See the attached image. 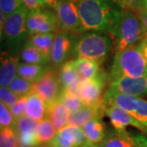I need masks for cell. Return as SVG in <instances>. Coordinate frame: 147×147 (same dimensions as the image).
<instances>
[{
    "label": "cell",
    "instance_id": "f546056e",
    "mask_svg": "<svg viewBox=\"0 0 147 147\" xmlns=\"http://www.w3.org/2000/svg\"><path fill=\"white\" fill-rule=\"evenodd\" d=\"M38 122L32 119L26 115H23L16 119L15 128L17 134L26 133V132H36Z\"/></svg>",
    "mask_w": 147,
    "mask_h": 147
},
{
    "label": "cell",
    "instance_id": "836d02e7",
    "mask_svg": "<svg viewBox=\"0 0 147 147\" xmlns=\"http://www.w3.org/2000/svg\"><path fill=\"white\" fill-rule=\"evenodd\" d=\"M19 98L20 96H18L12 91H11L8 87H1L0 88L1 102L5 104L7 107H11V105H14Z\"/></svg>",
    "mask_w": 147,
    "mask_h": 147
},
{
    "label": "cell",
    "instance_id": "74e56055",
    "mask_svg": "<svg viewBox=\"0 0 147 147\" xmlns=\"http://www.w3.org/2000/svg\"><path fill=\"white\" fill-rule=\"evenodd\" d=\"M142 20V26L145 33V39H147V7H144L139 13Z\"/></svg>",
    "mask_w": 147,
    "mask_h": 147
},
{
    "label": "cell",
    "instance_id": "4316f807",
    "mask_svg": "<svg viewBox=\"0 0 147 147\" xmlns=\"http://www.w3.org/2000/svg\"><path fill=\"white\" fill-rule=\"evenodd\" d=\"M58 99L63 103L70 114L79 110L84 106L83 101L80 100L79 96L68 90L61 89Z\"/></svg>",
    "mask_w": 147,
    "mask_h": 147
},
{
    "label": "cell",
    "instance_id": "5bb4252c",
    "mask_svg": "<svg viewBox=\"0 0 147 147\" xmlns=\"http://www.w3.org/2000/svg\"><path fill=\"white\" fill-rule=\"evenodd\" d=\"M87 143L82 127L67 125L57 131L53 141L47 147H77Z\"/></svg>",
    "mask_w": 147,
    "mask_h": 147
},
{
    "label": "cell",
    "instance_id": "30bf717a",
    "mask_svg": "<svg viewBox=\"0 0 147 147\" xmlns=\"http://www.w3.org/2000/svg\"><path fill=\"white\" fill-rule=\"evenodd\" d=\"M108 81V75L101 71L97 76L81 80L78 95L84 105L92 106L103 103V91Z\"/></svg>",
    "mask_w": 147,
    "mask_h": 147
},
{
    "label": "cell",
    "instance_id": "8fae6325",
    "mask_svg": "<svg viewBox=\"0 0 147 147\" xmlns=\"http://www.w3.org/2000/svg\"><path fill=\"white\" fill-rule=\"evenodd\" d=\"M102 147H147V137L143 133L109 128Z\"/></svg>",
    "mask_w": 147,
    "mask_h": 147
},
{
    "label": "cell",
    "instance_id": "ee69618b",
    "mask_svg": "<svg viewBox=\"0 0 147 147\" xmlns=\"http://www.w3.org/2000/svg\"><path fill=\"white\" fill-rule=\"evenodd\" d=\"M40 147H47V146H40Z\"/></svg>",
    "mask_w": 147,
    "mask_h": 147
},
{
    "label": "cell",
    "instance_id": "d6a6232c",
    "mask_svg": "<svg viewBox=\"0 0 147 147\" xmlns=\"http://www.w3.org/2000/svg\"><path fill=\"white\" fill-rule=\"evenodd\" d=\"M23 5L21 0H0V10L7 16L19 10Z\"/></svg>",
    "mask_w": 147,
    "mask_h": 147
},
{
    "label": "cell",
    "instance_id": "cb8c5ba5",
    "mask_svg": "<svg viewBox=\"0 0 147 147\" xmlns=\"http://www.w3.org/2000/svg\"><path fill=\"white\" fill-rule=\"evenodd\" d=\"M20 58L22 62L36 65H47L50 62V59L44 56L37 47L26 41L21 48Z\"/></svg>",
    "mask_w": 147,
    "mask_h": 147
},
{
    "label": "cell",
    "instance_id": "ba28073f",
    "mask_svg": "<svg viewBox=\"0 0 147 147\" xmlns=\"http://www.w3.org/2000/svg\"><path fill=\"white\" fill-rule=\"evenodd\" d=\"M26 26L29 35L61 31L56 12L47 8L29 11Z\"/></svg>",
    "mask_w": 147,
    "mask_h": 147
},
{
    "label": "cell",
    "instance_id": "2e32d148",
    "mask_svg": "<svg viewBox=\"0 0 147 147\" xmlns=\"http://www.w3.org/2000/svg\"><path fill=\"white\" fill-rule=\"evenodd\" d=\"M20 54H12L7 51H2L0 61V85L9 87L17 77V69L20 64Z\"/></svg>",
    "mask_w": 147,
    "mask_h": 147
},
{
    "label": "cell",
    "instance_id": "ffe728a7",
    "mask_svg": "<svg viewBox=\"0 0 147 147\" xmlns=\"http://www.w3.org/2000/svg\"><path fill=\"white\" fill-rule=\"evenodd\" d=\"M69 115V111L59 99L47 105V118L52 121L57 131H60L68 125Z\"/></svg>",
    "mask_w": 147,
    "mask_h": 147
},
{
    "label": "cell",
    "instance_id": "9c48e42d",
    "mask_svg": "<svg viewBox=\"0 0 147 147\" xmlns=\"http://www.w3.org/2000/svg\"><path fill=\"white\" fill-rule=\"evenodd\" d=\"M61 89L59 71L55 67L50 66L39 79L33 83L31 92L39 95L47 105H49L57 100Z\"/></svg>",
    "mask_w": 147,
    "mask_h": 147
},
{
    "label": "cell",
    "instance_id": "7bdbcfd3",
    "mask_svg": "<svg viewBox=\"0 0 147 147\" xmlns=\"http://www.w3.org/2000/svg\"><path fill=\"white\" fill-rule=\"evenodd\" d=\"M16 147H22V146H17Z\"/></svg>",
    "mask_w": 147,
    "mask_h": 147
},
{
    "label": "cell",
    "instance_id": "60d3db41",
    "mask_svg": "<svg viewBox=\"0 0 147 147\" xmlns=\"http://www.w3.org/2000/svg\"><path fill=\"white\" fill-rule=\"evenodd\" d=\"M91 147H102L100 145H96V146H91Z\"/></svg>",
    "mask_w": 147,
    "mask_h": 147
},
{
    "label": "cell",
    "instance_id": "4fadbf2b",
    "mask_svg": "<svg viewBox=\"0 0 147 147\" xmlns=\"http://www.w3.org/2000/svg\"><path fill=\"white\" fill-rule=\"evenodd\" d=\"M105 114L109 117L111 125L116 130H124L127 126L134 127L147 137V128L124 110L115 105L105 106Z\"/></svg>",
    "mask_w": 147,
    "mask_h": 147
},
{
    "label": "cell",
    "instance_id": "e575fe53",
    "mask_svg": "<svg viewBox=\"0 0 147 147\" xmlns=\"http://www.w3.org/2000/svg\"><path fill=\"white\" fill-rule=\"evenodd\" d=\"M27 98H28V95L21 96L14 105L9 107L11 112L12 113L16 119L21 118L23 115H26Z\"/></svg>",
    "mask_w": 147,
    "mask_h": 147
},
{
    "label": "cell",
    "instance_id": "b9f144b4",
    "mask_svg": "<svg viewBox=\"0 0 147 147\" xmlns=\"http://www.w3.org/2000/svg\"><path fill=\"white\" fill-rule=\"evenodd\" d=\"M145 7H147V0H146V3H145Z\"/></svg>",
    "mask_w": 147,
    "mask_h": 147
},
{
    "label": "cell",
    "instance_id": "277c9868",
    "mask_svg": "<svg viewBox=\"0 0 147 147\" xmlns=\"http://www.w3.org/2000/svg\"><path fill=\"white\" fill-rule=\"evenodd\" d=\"M139 45L115 53L110 70L111 79L146 77L147 60Z\"/></svg>",
    "mask_w": 147,
    "mask_h": 147
},
{
    "label": "cell",
    "instance_id": "ab89813d",
    "mask_svg": "<svg viewBox=\"0 0 147 147\" xmlns=\"http://www.w3.org/2000/svg\"><path fill=\"white\" fill-rule=\"evenodd\" d=\"M77 147H91V145H90L89 143L88 142L87 144H85L84 146H77Z\"/></svg>",
    "mask_w": 147,
    "mask_h": 147
},
{
    "label": "cell",
    "instance_id": "484cf974",
    "mask_svg": "<svg viewBox=\"0 0 147 147\" xmlns=\"http://www.w3.org/2000/svg\"><path fill=\"white\" fill-rule=\"evenodd\" d=\"M57 132L56 127L48 118L38 122L36 134L39 146H47L53 141Z\"/></svg>",
    "mask_w": 147,
    "mask_h": 147
},
{
    "label": "cell",
    "instance_id": "1f68e13d",
    "mask_svg": "<svg viewBox=\"0 0 147 147\" xmlns=\"http://www.w3.org/2000/svg\"><path fill=\"white\" fill-rule=\"evenodd\" d=\"M122 9L139 13L145 7L146 0H114Z\"/></svg>",
    "mask_w": 147,
    "mask_h": 147
},
{
    "label": "cell",
    "instance_id": "4dcf8cb0",
    "mask_svg": "<svg viewBox=\"0 0 147 147\" xmlns=\"http://www.w3.org/2000/svg\"><path fill=\"white\" fill-rule=\"evenodd\" d=\"M16 119L7 107L3 102H0V127L6 128L15 126Z\"/></svg>",
    "mask_w": 147,
    "mask_h": 147
},
{
    "label": "cell",
    "instance_id": "d590c367",
    "mask_svg": "<svg viewBox=\"0 0 147 147\" xmlns=\"http://www.w3.org/2000/svg\"><path fill=\"white\" fill-rule=\"evenodd\" d=\"M42 8H47L51 10H55L57 8L61 0H38Z\"/></svg>",
    "mask_w": 147,
    "mask_h": 147
},
{
    "label": "cell",
    "instance_id": "ac0fdd59",
    "mask_svg": "<svg viewBox=\"0 0 147 147\" xmlns=\"http://www.w3.org/2000/svg\"><path fill=\"white\" fill-rule=\"evenodd\" d=\"M105 114V107L102 104L92 106L84 105L79 110L71 113L69 118V124L72 126L82 127L84 123L96 118H103Z\"/></svg>",
    "mask_w": 147,
    "mask_h": 147
},
{
    "label": "cell",
    "instance_id": "83f0119b",
    "mask_svg": "<svg viewBox=\"0 0 147 147\" xmlns=\"http://www.w3.org/2000/svg\"><path fill=\"white\" fill-rule=\"evenodd\" d=\"M19 146L18 134L15 127L2 128L0 131V147H16Z\"/></svg>",
    "mask_w": 147,
    "mask_h": 147
},
{
    "label": "cell",
    "instance_id": "44dd1931",
    "mask_svg": "<svg viewBox=\"0 0 147 147\" xmlns=\"http://www.w3.org/2000/svg\"><path fill=\"white\" fill-rule=\"evenodd\" d=\"M47 105L45 100L35 92L28 94L26 115L34 120L40 122L47 118Z\"/></svg>",
    "mask_w": 147,
    "mask_h": 147
},
{
    "label": "cell",
    "instance_id": "7a4b0ae2",
    "mask_svg": "<svg viewBox=\"0 0 147 147\" xmlns=\"http://www.w3.org/2000/svg\"><path fill=\"white\" fill-rule=\"evenodd\" d=\"M115 49V40L110 34L88 31L76 35L70 57L72 60L85 58L100 64L104 62Z\"/></svg>",
    "mask_w": 147,
    "mask_h": 147
},
{
    "label": "cell",
    "instance_id": "f1b7e54d",
    "mask_svg": "<svg viewBox=\"0 0 147 147\" xmlns=\"http://www.w3.org/2000/svg\"><path fill=\"white\" fill-rule=\"evenodd\" d=\"M16 95L18 96H23L30 93L33 88V83L17 76L16 79L12 81V83L8 87Z\"/></svg>",
    "mask_w": 147,
    "mask_h": 147
},
{
    "label": "cell",
    "instance_id": "d4e9b609",
    "mask_svg": "<svg viewBox=\"0 0 147 147\" xmlns=\"http://www.w3.org/2000/svg\"><path fill=\"white\" fill-rule=\"evenodd\" d=\"M49 67L50 65H36L20 62L17 69V76L34 83L39 79Z\"/></svg>",
    "mask_w": 147,
    "mask_h": 147
},
{
    "label": "cell",
    "instance_id": "e0dca14e",
    "mask_svg": "<svg viewBox=\"0 0 147 147\" xmlns=\"http://www.w3.org/2000/svg\"><path fill=\"white\" fill-rule=\"evenodd\" d=\"M59 78L62 89L68 90L78 95L82 79L74 65L73 60L67 61L60 67Z\"/></svg>",
    "mask_w": 147,
    "mask_h": 147
},
{
    "label": "cell",
    "instance_id": "7402d4cb",
    "mask_svg": "<svg viewBox=\"0 0 147 147\" xmlns=\"http://www.w3.org/2000/svg\"><path fill=\"white\" fill-rule=\"evenodd\" d=\"M73 61L82 80L95 78L101 72L100 64L96 61L85 58L75 59Z\"/></svg>",
    "mask_w": 147,
    "mask_h": 147
},
{
    "label": "cell",
    "instance_id": "6da1fadb",
    "mask_svg": "<svg viewBox=\"0 0 147 147\" xmlns=\"http://www.w3.org/2000/svg\"><path fill=\"white\" fill-rule=\"evenodd\" d=\"M78 8L84 32L111 34L120 7L114 0H79Z\"/></svg>",
    "mask_w": 147,
    "mask_h": 147
},
{
    "label": "cell",
    "instance_id": "f35d334b",
    "mask_svg": "<svg viewBox=\"0 0 147 147\" xmlns=\"http://www.w3.org/2000/svg\"><path fill=\"white\" fill-rule=\"evenodd\" d=\"M139 46H140L141 51H142V53H143L144 57L146 58L147 60V39H145Z\"/></svg>",
    "mask_w": 147,
    "mask_h": 147
},
{
    "label": "cell",
    "instance_id": "52a82bcc",
    "mask_svg": "<svg viewBox=\"0 0 147 147\" xmlns=\"http://www.w3.org/2000/svg\"><path fill=\"white\" fill-rule=\"evenodd\" d=\"M78 1L61 0L56 9L60 30L74 35H79L84 33L79 16Z\"/></svg>",
    "mask_w": 147,
    "mask_h": 147
},
{
    "label": "cell",
    "instance_id": "5b68a950",
    "mask_svg": "<svg viewBox=\"0 0 147 147\" xmlns=\"http://www.w3.org/2000/svg\"><path fill=\"white\" fill-rule=\"evenodd\" d=\"M29 10L22 6L19 10L7 16L3 30L0 31L1 41L3 40L6 51L20 54L21 48L29 37L26 21Z\"/></svg>",
    "mask_w": 147,
    "mask_h": 147
},
{
    "label": "cell",
    "instance_id": "3957f363",
    "mask_svg": "<svg viewBox=\"0 0 147 147\" xmlns=\"http://www.w3.org/2000/svg\"><path fill=\"white\" fill-rule=\"evenodd\" d=\"M110 35L115 40V53L141 44L145 40V33L140 15L121 8Z\"/></svg>",
    "mask_w": 147,
    "mask_h": 147
},
{
    "label": "cell",
    "instance_id": "d6986e66",
    "mask_svg": "<svg viewBox=\"0 0 147 147\" xmlns=\"http://www.w3.org/2000/svg\"><path fill=\"white\" fill-rule=\"evenodd\" d=\"M82 129L88 142L91 146L100 145L105 140L107 128L101 118H96L84 123Z\"/></svg>",
    "mask_w": 147,
    "mask_h": 147
},
{
    "label": "cell",
    "instance_id": "9a60e30c",
    "mask_svg": "<svg viewBox=\"0 0 147 147\" xmlns=\"http://www.w3.org/2000/svg\"><path fill=\"white\" fill-rule=\"evenodd\" d=\"M108 89L137 96L147 95V76L142 78H116L111 79Z\"/></svg>",
    "mask_w": 147,
    "mask_h": 147
},
{
    "label": "cell",
    "instance_id": "603a6c76",
    "mask_svg": "<svg viewBox=\"0 0 147 147\" xmlns=\"http://www.w3.org/2000/svg\"><path fill=\"white\" fill-rule=\"evenodd\" d=\"M55 36H56L55 33L36 34L29 35L27 41L37 47L44 56H46L50 59Z\"/></svg>",
    "mask_w": 147,
    "mask_h": 147
},
{
    "label": "cell",
    "instance_id": "7c38bea8",
    "mask_svg": "<svg viewBox=\"0 0 147 147\" xmlns=\"http://www.w3.org/2000/svg\"><path fill=\"white\" fill-rule=\"evenodd\" d=\"M75 36L61 30L56 34L50 57L53 67H61L70 57Z\"/></svg>",
    "mask_w": 147,
    "mask_h": 147
},
{
    "label": "cell",
    "instance_id": "8992f818",
    "mask_svg": "<svg viewBox=\"0 0 147 147\" xmlns=\"http://www.w3.org/2000/svg\"><path fill=\"white\" fill-rule=\"evenodd\" d=\"M109 105L120 107L147 128V100L141 96L107 89L103 96V105Z\"/></svg>",
    "mask_w": 147,
    "mask_h": 147
},
{
    "label": "cell",
    "instance_id": "8d00e7d4",
    "mask_svg": "<svg viewBox=\"0 0 147 147\" xmlns=\"http://www.w3.org/2000/svg\"><path fill=\"white\" fill-rule=\"evenodd\" d=\"M24 6H26L28 10L33 11L42 8L38 0H21Z\"/></svg>",
    "mask_w": 147,
    "mask_h": 147
}]
</instances>
